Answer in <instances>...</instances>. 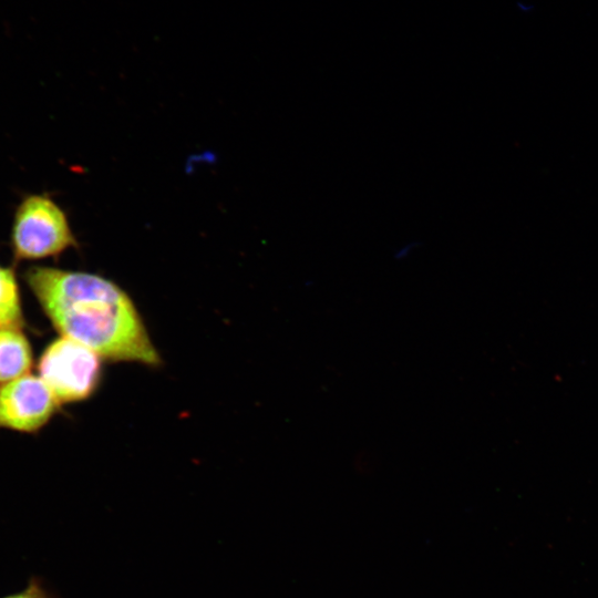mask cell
<instances>
[{"label": "cell", "instance_id": "cell-1", "mask_svg": "<svg viewBox=\"0 0 598 598\" xmlns=\"http://www.w3.org/2000/svg\"><path fill=\"white\" fill-rule=\"evenodd\" d=\"M25 280L54 327L102 359L158 365L161 357L130 296L101 276L32 267Z\"/></svg>", "mask_w": 598, "mask_h": 598}, {"label": "cell", "instance_id": "cell-2", "mask_svg": "<svg viewBox=\"0 0 598 598\" xmlns=\"http://www.w3.org/2000/svg\"><path fill=\"white\" fill-rule=\"evenodd\" d=\"M11 238L18 259L58 256L76 244L64 212L43 195H31L21 202Z\"/></svg>", "mask_w": 598, "mask_h": 598}, {"label": "cell", "instance_id": "cell-3", "mask_svg": "<svg viewBox=\"0 0 598 598\" xmlns=\"http://www.w3.org/2000/svg\"><path fill=\"white\" fill-rule=\"evenodd\" d=\"M39 374L58 403L87 399L101 379V357L68 337L54 340L42 353Z\"/></svg>", "mask_w": 598, "mask_h": 598}, {"label": "cell", "instance_id": "cell-4", "mask_svg": "<svg viewBox=\"0 0 598 598\" xmlns=\"http://www.w3.org/2000/svg\"><path fill=\"white\" fill-rule=\"evenodd\" d=\"M58 404L41 378L25 374L0 386V426L37 431L50 420Z\"/></svg>", "mask_w": 598, "mask_h": 598}, {"label": "cell", "instance_id": "cell-5", "mask_svg": "<svg viewBox=\"0 0 598 598\" xmlns=\"http://www.w3.org/2000/svg\"><path fill=\"white\" fill-rule=\"evenodd\" d=\"M31 364V349L25 337L18 329L0 328V384L25 375Z\"/></svg>", "mask_w": 598, "mask_h": 598}, {"label": "cell", "instance_id": "cell-6", "mask_svg": "<svg viewBox=\"0 0 598 598\" xmlns=\"http://www.w3.org/2000/svg\"><path fill=\"white\" fill-rule=\"evenodd\" d=\"M21 323L22 312L14 274L0 266V328L19 329Z\"/></svg>", "mask_w": 598, "mask_h": 598}, {"label": "cell", "instance_id": "cell-7", "mask_svg": "<svg viewBox=\"0 0 598 598\" xmlns=\"http://www.w3.org/2000/svg\"><path fill=\"white\" fill-rule=\"evenodd\" d=\"M0 598H55L39 576H31L24 588Z\"/></svg>", "mask_w": 598, "mask_h": 598}, {"label": "cell", "instance_id": "cell-8", "mask_svg": "<svg viewBox=\"0 0 598 598\" xmlns=\"http://www.w3.org/2000/svg\"><path fill=\"white\" fill-rule=\"evenodd\" d=\"M517 7H518V9H519L522 12H525V13H526V12L529 13V12H532V11L534 10V6L530 4V3H528V2H527V3H526V2H524V3H523V2H518V3H517Z\"/></svg>", "mask_w": 598, "mask_h": 598}]
</instances>
